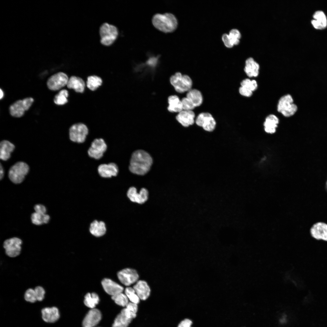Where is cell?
Listing matches in <instances>:
<instances>
[{
    "instance_id": "cell-35",
    "label": "cell",
    "mask_w": 327,
    "mask_h": 327,
    "mask_svg": "<svg viewBox=\"0 0 327 327\" xmlns=\"http://www.w3.org/2000/svg\"><path fill=\"white\" fill-rule=\"evenodd\" d=\"M111 298L116 304L122 307H126L129 302L126 295L122 293L112 296Z\"/></svg>"
},
{
    "instance_id": "cell-27",
    "label": "cell",
    "mask_w": 327,
    "mask_h": 327,
    "mask_svg": "<svg viewBox=\"0 0 327 327\" xmlns=\"http://www.w3.org/2000/svg\"><path fill=\"white\" fill-rule=\"evenodd\" d=\"M186 97L194 108L200 106L203 101L201 93L196 89H191L189 90L188 91Z\"/></svg>"
},
{
    "instance_id": "cell-16",
    "label": "cell",
    "mask_w": 327,
    "mask_h": 327,
    "mask_svg": "<svg viewBox=\"0 0 327 327\" xmlns=\"http://www.w3.org/2000/svg\"><path fill=\"white\" fill-rule=\"evenodd\" d=\"M148 193L144 188L141 189L139 193H137L136 189L134 187H130L128 190L127 195L132 202L139 204H142L148 199Z\"/></svg>"
},
{
    "instance_id": "cell-9",
    "label": "cell",
    "mask_w": 327,
    "mask_h": 327,
    "mask_svg": "<svg viewBox=\"0 0 327 327\" xmlns=\"http://www.w3.org/2000/svg\"><path fill=\"white\" fill-rule=\"evenodd\" d=\"M34 99L31 97L16 101L10 106V114L12 116L17 117L22 116L25 112L29 109Z\"/></svg>"
},
{
    "instance_id": "cell-22",
    "label": "cell",
    "mask_w": 327,
    "mask_h": 327,
    "mask_svg": "<svg viewBox=\"0 0 327 327\" xmlns=\"http://www.w3.org/2000/svg\"><path fill=\"white\" fill-rule=\"evenodd\" d=\"M89 230L92 236L99 238L106 234L107 229L106 224L104 221L95 220L90 224Z\"/></svg>"
},
{
    "instance_id": "cell-42",
    "label": "cell",
    "mask_w": 327,
    "mask_h": 327,
    "mask_svg": "<svg viewBox=\"0 0 327 327\" xmlns=\"http://www.w3.org/2000/svg\"><path fill=\"white\" fill-rule=\"evenodd\" d=\"M222 39L226 47L228 48H231L233 46L232 45L228 35L226 34H223L222 37Z\"/></svg>"
},
{
    "instance_id": "cell-17",
    "label": "cell",
    "mask_w": 327,
    "mask_h": 327,
    "mask_svg": "<svg viewBox=\"0 0 327 327\" xmlns=\"http://www.w3.org/2000/svg\"><path fill=\"white\" fill-rule=\"evenodd\" d=\"M101 319V314L97 309L94 308L89 311L82 322L83 327H95Z\"/></svg>"
},
{
    "instance_id": "cell-39",
    "label": "cell",
    "mask_w": 327,
    "mask_h": 327,
    "mask_svg": "<svg viewBox=\"0 0 327 327\" xmlns=\"http://www.w3.org/2000/svg\"><path fill=\"white\" fill-rule=\"evenodd\" d=\"M24 299L26 301L34 303L37 301L34 290L31 288L27 289L24 294Z\"/></svg>"
},
{
    "instance_id": "cell-25",
    "label": "cell",
    "mask_w": 327,
    "mask_h": 327,
    "mask_svg": "<svg viewBox=\"0 0 327 327\" xmlns=\"http://www.w3.org/2000/svg\"><path fill=\"white\" fill-rule=\"evenodd\" d=\"M314 19L311 23L314 27L317 29H322L327 26V19L325 13L322 11H318L314 14Z\"/></svg>"
},
{
    "instance_id": "cell-18",
    "label": "cell",
    "mask_w": 327,
    "mask_h": 327,
    "mask_svg": "<svg viewBox=\"0 0 327 327\" xmlns=\"http://www.w3.org/2000/svg\"><path fill=\"white\" fill-rule=\"evenodd\" d=\"M41 314L43 320L48 323L55 322L60 317L59 310L55 306L43 308L41 310Z\"/></svg>"
},
{
    "instance_id": "cell-45",
    "label": "cell",
    "mask_w": 327,
    "mask_h": 327,
    "mask_svg": "<svg viewBox=\"0 0 327 327\" xmlns=\"http://www.w3.org/2000/svg\"><path fill=\"white\" fill-rule=\"evenodd\" d=\"M192 321L188 319H185L181 321L177 327H191Z\"/></svg>"
},
{
    "instance_id": "cell-12",
    "label": "cell",
    "mask_w": 327,
    "mask_h": 327,
    "mask_svg": "<svg viewBox=\"0 0 327 327\" xmlns=\"http://www.w3.org/2000/svg\"><path fill=\"white\" fill-rule=\"evenodd\" d=\"M136 315L126 308L123 309L115 318L112 327H127Z\"/></svg>"
},
{
    "instance_id": "cell-4",
    "label": "cell",
    "mask_w": 327,
    "mask_h": 327,
    "mask_svg": "<svg viewBox=\"0 0 327 327\" xmlns=\"http://www.w3.org/2000/svg\"><path fill=\"white\" fill-rule=\"evenodd\" d=\"M89 133L87 126L79 123L73 124L69 130V137L72 142L82 144L85 142Z\"/></svg>"
},
{
    "instance_id": "cell-2",
    "label": "cell",
    "mask_w": 327,
    "mask_h": 327,
    "mask_svg": "<svg viewBox=\"0 0 327 327\" xmlns=\"http://www.w3.org/2000/svg\"><path fill=\"white\" fill-rule=\"evenodd\" d=\"M151 21L156 28L164 33L174 31L178 25L176 17L173 14L169 12L156 13L153 16Z\"/></svg>"
},
{
    "instance_id": "cell-30",
    "label": "cell",
    "mask_w": 327,
    "mask_h": 327,
    "mask_svg": "<svg viewBox=\"0 0 327 327\" xmlns=\"http://www.w3.org/2000/svg\"><path fill=\"white\" fill-rule=\"evenodd\" d=\"M169 106L167 109L172 112L179 113L183 110V104L179 97L176 95L169 96L168 99Z\"/></svg>"
},
{
    "instance_id": "cell-5",
    "label": "cell",
    "mask_w": 327,
    "mask_h": 327,
    "mask_svg": "<svg viewBox=\"0 0 327 327\" xmlns=\"http://www.w3.org/2000/svg\"><path fill=\"white\" fill-rule=\"evenodd\" d=\"M171 84L175 90L179 93L188 91L191 89L192 81L190 77L187 75H183L180 72L176 73L170 78Z\"/></svg>"
},
{
    "instance_id": "cell-7",
    "label": "cell",
    "mask_w": 327,
    "mask_h": 327,
    "mask_svg": "<svg viewBox=\"0 0 327 327\" xmlns=\"http://www.w3.org/2000/svg\"><path fill=\"white\" fill-rule=\"evenodd\" d=\"M278 111L284 116L288 117L293 115L297 110V107L293 103L292 96L287 94L282 96L279 99L277 106Z\"/></svg>"
},
{
    "instance_id": "cell-20",
    "label": "cell",
    "mask_w": 327,
    "mask_h": 327,
    "mask_svg": "<svg viewBox=\"0 0 327 327\" xmlns=\"http://www.w3.org/2000/svg\"><path fill=\"white\" fill-rule=\"evenodd\" d=\"M195 114L192 110H183L176 117L177 121L183 126L187 127L194 123Z\"/></svg>"
},
{
    "instance_id": "cell-8",
    "label": "cell",
    "mask_w": 327,
    "mask_h": 327,
    "mask_svg": "<svg viewBox=\"0 0 327 327\" xmlns=\"http://www.w3.org/2000/svg\"><path fill=\"white\" fill-rule=\"evenodd\" d=\"M107 149V145L103 138H95L91 142L88 150V154L90 158L100 160L103 157Z\"/></svg>"
},
{
    "instance_id": "cell-48",
    "label": "cell",
    "mask_w": 327,
    "mask_h": 327,
    "mask_svg": "<svg viewBox=\"0 0 327 327\" xmlns=\"http://www.w3.org/2000/svg\"></svg>"
},
{
    "instance_id": "cell-1",
    "label": "cell",
    "mask_w": 327,
    "mask_h": 327,
    "mask_svg": "<svg viewBox=\"0 0 327 327\" xmlns=\"http://www.w3.org/2000/svg\"><path fill=\"white\" fill-rule=\"evenodd\" d=\"M153 162L152 158L148 153L143 150H137L132 154L129 169L133 173L143 175L149 171Z\"/></svg>"
},
{
    "instance_id": "cell-28",
    "label": "cell",
    "mask_w": 327,
    "mask_h": 327,
    "mask_svg": "<svg viewBox=\"0 0 327 327\" xmlns=\"http://www.w3.org/2000/svg\"><path fill=\"white\" fill-rule=\"evenodd\" d=\"M279 123L278 118L275 115L271 114L267 116L264 123L265 131L269 134L274 133Z\"/></svg>"
},
{
    "instance_id": "cell-34",
    "label": "cell",
    "mask_w": 327,
    "mask_h": 327,
    "mask_svg": "<svg viewBox=\"0 0 327 327\" xmlns=\"http://www.w3.org/2000/svg\"><path fill=\"white\" fill-rule=\"evenodd\" d=\"M68 96V91L66 89L61 90L55 96L54 102L58 105H62L66 103L68 101L67 97Z\"/></svg>"
},
{
    "instance_id": "cell-19",
    "label": "cell",
    "mask_w": 327,
    "mask_h": 327,
    "mask_svg": "<svg viewBox=\"0 0 327 327\" xmlns=\"http://www.w3.org/2000/svg\"><path fill=\"white\" fill-rule=\"evenodd\" d=\"M312 236L317 240L327 241V224L318 222L313 225L310 229Z\"/></svg>"
},
{
    "instance_id": "cell-26",
    "label": "cell",
    "mask_w": 327,
    "mask_h": 327,
    "mask_svg": "<svg viewBox=\"0 0 327 327\" xmlns=\"http://www.w3.org/2000/svg\"><path fill=\"white\" fill-rule=\"evenodd\" d=\"M15 148L12 143L7 140H3L0 143V158L6 161L10 157L11 154Z\"/></svg>"
},
{
    "instance_id": "cell-11",
    "label": "cell",
    "mask_w": 327,
    "mask_h": 327,
    "mask_svg": "<svg viewBox=\"0 0 327 327\" xmlns=\"http://www.w3.org/2000/svg\"><path fill=\"white\" fill-rule=\"evenodd\" d=\"M22 240L19 238L14 237L5 240L3 244L6 254L9 257H14L18 256L21 250Z\"/></svg>"
},
{
    "instance_id": "cell-13",
    "label": "cell",
    "mask_w": 327,
    "mask_h": 327,
    "mask_svg": "<svg viewBox=\"0 0 327 327\" xmlns=\"http://www.w3.org/2000/svg\"><path fill=\"white\" fill-rule=\"evenodd\" d=\"M195 122L198 126L202 127L206 131L211 132L215 129L216 122L212 115L207 112L199 114L197 117Z\"/></svg>"
},
{
    "instance_id": "cell-31",
    "label": "cell",
    "mask_w": 327,
    "mask_h": 327,
    "mask_svg": "<svg viewBox=\"0 0 327 327\" xmlns=\"http://www.w3.org/2000/svg\"><path fill=\"white\" fill-rule=\"evenodd\" d=\"M31 219L33 223L37 225H40L48 223L50 217L46 213L35 212L31 214Z\"/></svg>"
},
{
    "instance_id": "cell-15",
    "label": "cell",
    "mask_w": 327,
    "mask_h": 327,
    "mask_svg": "<svg viewBox=\"0 0 327 327\" xmlns=\"http://www.w3.org/2000/svg\"><path fill=\"white\" fill-rule=\"evenodd\" d=\"M117 276L120 282L126 286H129L135 282L139 278L136 271L130 268L125 269L119 272Z\"/></svg>"
},
{
    "instance_id": "cell-24",
    "label": "cell",
    "mask_w": 327,
    "mask_h": 327,
    "mask_svg": "<svg viewBox=\"0 0 327 327\" xmlns=\"http://www.w3.org/2000/svg\"><path fill=\"white\" fill-rule=\"evenodd\" d=\"M259 66L252 57L248 58L245 61L244 70L249 77H256L259 74Z\"/></svg>"
},
{
    "instance_id": "cell-14",
    "label": "cell",
    "mask_w": 327,
    "mask_h": 327,
    "mask_svg": "<svg viewBox=\"0 0 327 327\" xmlns=\"http://www.w3.org/2000/svg\"><path fill=\"white\" fill-rule=\"evenodd\" d=\"M97 171L99 175L104 178H111L117 177L119 174L118 165L114 162L104 163L100 164Z\"/></svg>"
},
{
    "instance_id": "cell-41",
    "label": "cell",
    "mask_w": 327,
    "mask_h": 327,
    "mask_svg": "<svg viewBox=\"0 0 327 327\" xmlns=\"http://www.w3.org/2000/svg\"><path fill=\"white\" fill-rule=\"evenodd\" d=\"M239 92L242 95L246 97H250L253 94V91L241 86L239 88Z\"/></svg>"
},
{
    "instance_id": "cell-3",
    "label": "cell",
    "mask_w": 327,
    "mask_h": 327,
    "mask_svg": "<svg viewBox=\"0 0 327 327\" xmlns=\"http://www.w3.org/2000/svg\"><path fill=\"white\" fill-rule=\"evenodd\" d=\"M99 34L101 44L104 46H109L116 40L118 35V31L114 25L105 23L101 26Z\"/></svg>"
},
{
    "instance_id": "cell-32",
    "label": "cell",
    "mask_w": 327,
    "mask_h": 327,
    "mask_svg": "<svg viewBox=\"0 0 327 327\" xmlns=\"http://www.w3.org/2000/svg\"><path fill=\"white\" fill-rule=\"evenodd\" d=\"M99 301V297L97 294L88 293L85 296L84 303L87 307L92 309L94 308Z\"/></svg>"
},
{
    "instance_id": "cell-36",
    "label": "cell",
    "mask_w": 327,
    "mask_h": 327,
    "mask_svg": "<svg viewBox=\"0 0 327 327\" xmlns=\"http://www.w3.org/2000/svg\"><path fill=\"white\" fill-rule=\"evenodd\" d=\"M125 294L130 302L138 304L140 299L136 294L134 289L131 287H127L125 290Z\"/></svg>"
},
{
    "instance_id": "cell-37",
    "label": "cell",
    "mask_w": 327,
    "mask_h": 327,
    "mask_svg": "<svg viewBox=\"0 0 327 327\" xmlns=\"http://www.w3.org/2000/svg\"><path fill=\"white\" fill-rule=\"evenodd\" d=\"M232 45H236L239 43V39L241 37L239 31L237 29H232L228 35Z\"/></svg>"
},
{
    "instance_id": "cell-6",
    "label": "cell",
    "mask_w": 327,
    "mask_h": 327,
    "mask_svg": "<svg viewBox=\"0 0 327 327\" xmlns=\"http://www.w3.org/2000/svg\"><path fill=\"white\" fill-rule=\"evenodd\" d=\"M29 170V166L26 163L23 162H17L9 169V178L13 183H20L24 180Z\"/></svg>"
},
{
    "instance_id": "cell-40",
    "label": "cell",
    "mask_w": 327,
    "mask_h": 327,
    "mask_svg": "<svg viewBox=\"0 0 327 327\" xmlns=\"http://www.w3.org/2000/svg\"><path fill=\"white\" fill-rule=\"evenodd\" d=\"M36 296L37 301H41L44 298L45 291L44 288L41 286H38L34 289Z\"/></svg>"
},
{
    "instance_id": "cell-44",
    "label": "cell",
    "mask_w": 327,
    "mask_h": 327,
    "mask_svg": "<svg viewBox=\"0 0 327 327\" xmlns=\"http://www.w3.org/2000/svg\"><path fill=\"white\" fill-rule=\"evenodd\" d=\"M126 308L131 311L136 313L138 310L137 304L131 302H129Z\"/></svg>"
},
{
    "instance_id": "cell-29",
    "label": "cell",
    "mask_w": 327,
    "mask_h": 327,
    "mask_svg": "<svg viewBox=\"0 0 327 327\" xmlns=\"http://www.w3.org/2000/svg\"><path fill=\"white\" fill-rule=\"evenodd\" d=\"M85 85L82 78L73 76L69 78L67 86L68 88L72 89L76 92L82 93L84 91Z\"/></svg>"
},
{
    "instance_id": "cell-38",
    "label": "cell",
    "mask_w": 327,
    "mask_h": 327,
    "mask_svg": "<svg viewBox=\"0 0 327 327\" xmlns=\"http://www.w3.org/2000/svg\"><path fill=\"white\" fill-rule=\"evenodd\" d=\"M241 86L244 87L252 91L256 90L258 87L256 81L254 80H251L248 78L243 80L240 83Z\"/></svg>"
},
{
    "instance_id": "cell-10",
    "label": "cell",
    "mask_w": 327,
    "mask_h": 327,
    "mask_svg": "<svg viewBox=\"0 0 327 327\" xmlns=\"http://www.w3.org/2000/svg\"><path fill=\"white\" fill-rule=\"evenodd\" d=\"M68 79V76L65 73L58 72L49 78L47 82V86L50 90H58L67 85Z\"/></svg>"
},
{
    "instance_id": "cell-33",
    "label": "cell",
    "mask_w": 327,
    "mask_h": 327,
    "mask_svg": "<svg viewBox=\"0 0 327 327\" xmlns=\"http://www.w3.org/2000/svg\"><path fill=\"white\" fill-rule=\"evenodd\" d=\"M102 82V80L100 77L91 76L88 78L87 86L90 90L94 91L101 85Z\"/></svg>"
},
{
    "instance_id": "cell-21",
    "label": "cell",
    "mask_w": 327,
    "mask_h": 327,
    "mask_svg": "<svg viewBox=\"0 0 327 327\" xmlns=\"http://www.w3.org/2000/svg\"><path fill=\"white\" fill-rule=\"evenodd\" d=\"M101 284L106 292L112 296L122 293L124 290L122 286L109 279H103Z\"/></svg>"
},
{
    "instance_id": "cell-46",
    "label": "cell",
    "mask_w": 327,
    "mask_h": 327,
    "mask_svg": "<svg viewBox=\"0 0 327 327\" xmlns=\"http://www.w3.org/2000/svg\"><path fill=\"white\" fill-rule=\"evenodd\" d=\"M4 170L3 167L2 166L1 164H0V179L2 180L4 176Z\"/></svg>"
},
{
    "instance_id": "cell-47",
    "label": "cell",
    "mask_w": 327,
    "mask_h": 327,
    "mask_svg": "<svg viewBox=\"0 0 327 327\" xmlns=\"http://www.w3.org/2000/svg\"><path fill=\"white\" fill-rule=\"evenodd\" d=\"M0 99H1L3 97L4 94V93H3V91L1 89H0Z\"/></svg>"
},
{
    "instance_id": "cell-43",
    "label": "cell",
    "mask_w": 327,
    "mask_h": 327,
    "mask_svg": "<svg viewBox=\"0 0 327 327\" xmlns=\"http://www.w3.org/2000/svg\"><path fill=\"white\" fill-rule=\"evenodd\" d=\"M35 212L42 213H46V209L43 205L38 204L35 205L34 207Z\"/></svg>"
},
{
    "instance_id": "cell-23",
    "label": "cell",
    "mask_w": 327,
    "mask_h": 327,
    "mask_svg": "<svg viewBox=\"0 0 327 327\" xmlns=\"http://www.w3.org/2000/svg\"><path fill=\"white\" fill-rule=\"evenodd\" d=\"M136 294L140 299L144 300L148 298L150 293V289L147 283L143 280H139L134 286Z\"/></svg>"
}]
</instances>
